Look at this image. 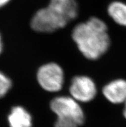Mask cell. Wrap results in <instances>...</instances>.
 I'll return each instance as SVG.
<instances>
[{
  "label": "cell",
  "mask_w": 126,
  "mask_h": 127,
  "mask_svg": "<svg viewBox=\"0 0 126 127\" xmlns=\"http://www.w3.org/2000/svg\"><path fill=\"white\" fill-rule=\"evenodd\" d=\"M72 36L79 51L89 60L99 59L110 46L107 25L96 17L77 25L72 31Z\"/></svg>",
  "instance_id": "cell-1"
},
{
  "label": "cell",
  "mask_w": 126,
  "mask_h": 127,
  "mask_svg": "<svg viewBox=\"0 0 126 127\" xmlns=\"http://www.w3.org/2000/svg\"><path fill=\"white\" fill-rule=\"evenodd\" d=\"M51 111L57 115L55 127H78L84 122L83 110L71 96H58L50 103Z\"/></svg>",
  "instance_id": "cell-2"
},
{
  "label": "cell",
  "mask_w": 126,
  "mask_h": 127,
  "mask_svg": "<svg viewBox=\"0 0 126 127\" xmlns=\"http://www.w3.org/2000/svg\"><path fill=\"white\" fill-rule=\"evenodd\" d=\"M68 23L54 10L50 6L37 10L30 21L34 31L41 33H51L62 29Z\"/></svg>",
  "instance_id": "cell-3"
},
{
  "label": "cell",
  "mask_w": 126,
  "mask_h": 127,
  "mask_svg": "<svg viewBox=\"0 0 126 127\" xmlns=\"http://www.w3.org/2000/svg\"><path fill=\"white\" fill-rule=\"evenodd\" d=\"M37 79L39 85L45 91L59 92L64 85V71L57 63H46L41 66L37 70Z\"/></svg>",
  "instance_id": "cell-4"
},
{
  "label": "cell",
  "mask_w": 126,
  "mask_h": 127,
  "mask_svg": "<svg viewBox=\"0 0 126 127\" xmlns=\"http://www.w3.org/2000/svg\"><path fill=\"white\" fill-rule=\"evenodd\" d=\"M69 90L71 97L78 103L91 101L97 94L94 81L86 76H75L71 81Z\"/></svg>",
  "instance_id": "cell-5"
},
{
  "label": "cell",
  "mask_w": 126,
  "mask_h": 127,
  "mask_svg": "<svg viewBox=\"0 0 126 127\" xmlns=\"http://www.w3.org/2000/svg\"><path fill=\"white\" fill-rule=\"evenodd\" d=\"M105 98L113 104H120L126 101V80L117 79L105 85L102 89Z\"/></svg>",
  "instance_id": "cell-6"
},
{
  "label": "cell",
  "mask_w": 126,
  "mask_h": 127,
  "mask_svg": "<svg viewBox=\"0 0 126 127\" xmlns=\"http://www.w3.org/2000/svg\"><path fill=\"white\" fill-rule=\"evenodd\" d=\"M48 6L68 23L78 16V6L76 0H50Z\"/></svg>",
  "instance_id": "cell-7"
},
{
  "label": "cell",
  "mask_w": 126,
  "mask_h": 127,
  "mask_svg": "<svg viewBox=\"0 0 126 127\" xmlns=\"http://www.w3.org/2000/svg\"><path fill=\"white\" fill-rule=\"evenodd\" d=\"M10 127H32V117L23 106H16L12 108L8 116Z\"/></svg>",
  "instance_id": "cell-8"
},
{
  "label": "cell",
  "mask_w": 126,
  "mask_h": 127,
  "mask_svg": "<svg viewBox=\"0 0 126 127\" xmlns=\"http://www.w3.org/2000/svg\"><path fill=\"white\" fill-rule=\"evenodd\" d=\"M109 16L116 23L126 27V4L121 1H113L107 7Z\"/></svg>",
  "instance_id": "cell-9"
},
{
  "label": "cell",
  "mask_w": 126,
  "mask_h": 127,
  "mask_svg": "<svg viewBox=\"0 0 126 127\" xmlns=\"http://www.w3.org/2000/svg\"><path fill=\"white\" fill-rule=\"evenodd\" d=\"M11 87V80L5 74L0 72V98L5 96Z\"/></svg>",
  "instance_id": "cell-10"
},
{
  "label": "cell",
  "mask_w": 126,
  "mask_h": 127,
  "mask_svg": "<svg viewBox=\"0 0 126 127\" xmlns=\"http://www.w3.org/2000/svg\"><path fill=\"white\" fill-rule=\"evenodd\" d=\"M10 0H0V7H2L4 5H6Z\"/></svg>",
  "instance_id": "cell-11"
},
{
  "label": "cell",
  "mask_w": 126,
  "mask_h": 127,
  "mask_svg": "<svg viewBox=\"0 0 126 127\" xmlns=\"http://www.w3.org/2000/svg\"><path fill=\"white\" fill-rule=\"evenodd\" d=\"M2 49H3V43H2L1 36V35H0V54L1 53Z\"/></svg>",
  "instance_id": "cell-12"
},
{
  "label": "cell",
  "mask_w": 126,
  "mask_h": 127,
  "mask_svg": "<svg viewBox=\"0 0 126 127\" xmlns=\"http://www.w3.org/2000/svg\"><path fill=\"white\" fill-rule=\"evenodd\" d=\"M125 106H124V112H123V114L124 116L125 117V118L126 119V101L125 102Z\"/></svg>",
  "instance_id": "cell-13"
}]
</instances>
